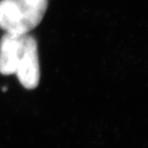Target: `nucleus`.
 Here are the masks:
<instances>
[{
	"mask_svg": "<svg viewBox=\"0 0 148 148\" xmlns=\"http://www.w3.org/2000/svg\"><path fill=\"white\" fill-rule=\"evenodd\" d=\"M14 75H16L19 83L27 90H33L37 88L40 83V71L38 44L36 40L28 34L23 37L21 54Z\"/></svg>",
	"mask_w": 148,
	"mask_h": 148,
	"instance_id": "2",
	"label": "nucleus"
},
{
	"mask_svg": "<svg viewBox=\"0 0 148 148\" xmlns=\"http://www.w3.org/2000/svg\"><path fill=\"white\" fill-rule=\"evenodd\" d=\"M48 0H1L0 28L6 33L26 35L40 24Z\"/></svg>",
	"mask_w": 148,
	"mask_h": 148,
	"instance_id": "1",
	"label": "nucleus"
},
{
	"mask_svg": "<svg viewBox=\"0 0 148 148\" xmlns=\"http://www.w3.org/2000/svg\"><path fill=\"white\" fill-rule=\"evenodd\" d=\"M24 35L6 33L0 40V73L14 75L22 50Z\"/></svg>",
	"mask_w": 148,
	"mask_h": 148,
	"instance_id": "3",
	"label": "nucleus"
}]
</instances>
